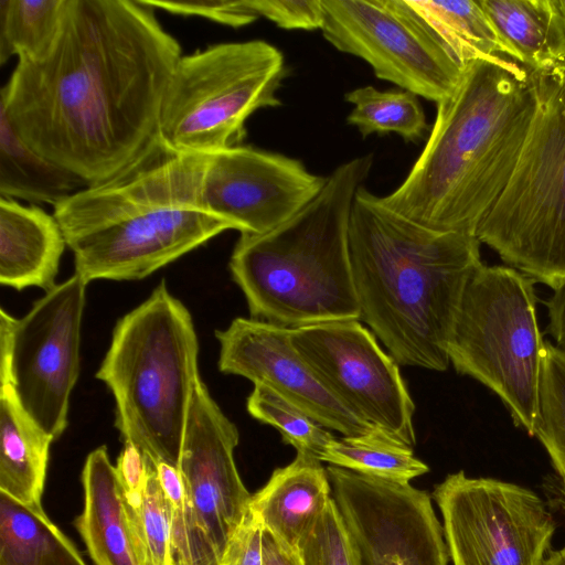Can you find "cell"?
<instances>
[{
  "label": "cell",
  "instance_id": "6da1fadb",
  "mask_svg": "<svg viewBox=\"0 0 565 565\" xmlns=\"http://www.w3.org/2000/svg\"><path fill=\"white\" fill-rule=\"evenodd\" d=\"M142 0H65L57 36L19 60L0 109L35 152L88 185L137 161L158 138L181 46Z\"/></svg>",
  "mask_w": 565,
  "mask_h": 565
},
{
  "label": "cell",
  "instance_id": "7a4b0ae2",
  "mask_svg": "<svg viewBox=\"0 0 565 565\" xmlns=\"http://www.w3.org/2000/svg\"><path fill=\"white\" fill-rule=\"evenodd\" d=\"M536 107L529 71L500 56L463 66L437 103L426 145L390 210L439 231L476 235L505 189Z\"/></svg>",
  "mask_w": 565,
  "mask_h": 565
},
{
  "label": "cell",
  "instance_id": "3957f363",
  "mask_svg": "<svg viewBox=\"0 0 565 565\" xmlns=\"http://www.w3.org/2000/svg\"><path fill=\"white\" fill-rule=\"evenodd\" d=\"M480 244L397 214L363 185L356 192L349 250L360 319L399 365L448 369L463 292L482 264Z\"/></svg>",
  "mask_w": 565,
  "mask_h": 565
},
{
  "label": "cell",
  "instance_id": "277c9868",
  "mask_svg": "<svg viewBox=\"0 0 565 565\" xmlns=\"http://www.w3.org/2000/svg\"><path fill=\"white\" fill-rule=\"evenodd\" d=\"M202 153L177 152L159 138L131 166L54 206L75 274L142 279L224 231L200 199Z\"/></svg>",
  "mask_w": 565,
  "mask_h": 565
},
{
  "label": "cell",
  "instance_id": "5b68a950",
  "mask_svg": "<svg viewBox=\"0 0 565 565\" xmlns=\"http://www.w3.org/2000/svg\"><path fill=\"white\" fill-rule=\"evenodd\" d=\"M372 164V154L340 164L291 218L264 234L241 233L228 266L253 319L288 329L360 320L349 223Z\"/></svg>",
  "mask_w": 565,
  "mask_h": 565
},
{
  "label": "cell",
  "instance_id": "8992f818",
  "mask_svg": "<svg viewBox=\"0 0 565 565\" xmlns=\"http://www.w3.org/2000/svg\"><path fill=\"white\" fill-rule=\"evenodd\" d=\"M199 339L188 308L162 280L121 317L96 372L115 398V426L124 443L154 465L179 467L193 390Z\"/></svg>",
  "mask_w": 565,
  "mask_h": 565
},
{
  "label": "cell",
  "instance_id": "52a82bcc",
  "mask_svg": "<svg viewBox=\"0 0 565 565\" xmlns=\"http://www.w3.org/2000/svg\"><path fill=\"white\" fill-rule=\"evenodd\" d=\"M529 75L534 117L512 175L476 236L507 266L555 291L565 285V64Z\"/></svg>",
  "mask_w": 565,
  "mask_h": 565
},
{
  "label": "cell",
  "instance_id": "ba28073f",
  "mask_svg": "<svg viewBox=\"0 0 565 565\" xmlns=\"http://www.w3.org/2000/svg\"><path fill=\"white\" fill-rule=\"evenodd\" d=\"M534 284L513 267L482 263L466 287L448 347L455 371L494 393L532 437L546 348Z\"/></svg>",
  "mask_w": 565,
  "mask_h": 565
},
{
  "label": "cell",
  "instance_id": "9c48e42d",
  "mask_svg": "<svg viewBox=\"0 0 565 565\" xmlns=\"http://www.w3.org/2000/svg\"><path fill=\"white\" fill-rule=\"evenodd\" d=\"M286 75L281 52L263 40L182 55L166 90L158 138L184 153L239 146L248 117L281 104L277 92Z\"/></svg>",
  "mask_w": 565,
  "mask_h": 565
},
{
  "label": "cell",
  "instance_id": "30bf717a",
  "mask_svg": "<svg viewBox=\"0 0 565 565\" xmlns=\"http://www.w3.org/2000/svg\"><path fill=\"white\" fill-rule=\"evenodd\" d=\"M238 441L237 427L200 379L191 397L179 467L157 465L171 505L173 565H220L249 511L252 494L234 459Z\"/></svg>",
  "mask_w": 565,
  "mask_h": 565
},
{
  "label": "cell",
  "instance_id": "8fae6325",
  "mask_svg": "<svg viewBox=\"0 0 565 565\" xmlns=\"http://www.w3.org/2000/svg\"><path fill=\"white\" fill-rule=\"evenodd\" d=\"M87 285L74 273L22 318L0 311V376L9 379L22 409L53 440L67 427L70 397L79 375Z\"/></svg>",
  "mask_w": 565,
  "mask_h": 565
},
{
  "label": "cell",
  "instance_id": "7c38bea8",
  "mask_svg": "<svg viewBox=\"0 0 565 565\" xmlns=\"http://www.w3.org/2000/svg\"><path fill=\"white\" fill-rule=\"evenodd\" d=\"M452 565H543L556 529L545 502L515 483L460 470L436 484Z\"/></svg>",
  "mask_w": 565,
  "mask_h": 565
},
{
  "label": "cell",
  "instance_id": "4fadbf2b",
  "mask_svg": "<svg viewBox=\"0 0 565 565\" xmlns=\"http://www.w3.org/2000/svg\"><path fill=\"white\" fill-rule=\"evenodd\" d=\"M324 39L364 60L376 77L438 103L456 87L460 64L407 0H321Z\"/></svg>",
  "mask_w": 565,
  "mask_h": 565
},
{
  "label": "cell",
  "instance_id": "5bb4252c",
  "mask_svg": "<svg viewBox=\"0 0 565 565\" xmlns=\"http://www.w3.org/2000/svg\"><path fill=\"white\" fill-rule=\"evenodd\" d=\"M290 339L326 387L354 415L411 447L415 404L399 364L359 319L289 329Z\"/></svg>",
  "mask_w": 565,
  "mask_h": 565
},
{
  "label": "cell",
  "instance_id": "9a60e30c",
  "mask_svg": "<svg viewBox=\"0 0 565 565\" xmlns=\"http://www.w3.org/2000/svg\"><path fill=\"white\" fill-rule=\"evenodd\" d=\"M327 472L360 565H448L443 526L426 491L331 465Z\"/></svg>",
  "mask_w": 565,
  "mask_h": 565
},
{
  "label": "cell",
  "instance_id": "2e32d148",
  "mask_svg": "<svg viewBox=\"0 0 565 565\" xmlns=\"http://www.w3.org/2000/svg\"><path fill=\"white\" fill-rule=\"evenodd\" d=\"M326 182L299 160L239 145L202 153L200 199L233 230L264 234L308 205Z\"/></svg>",
  "mask_w": 565,
  "mask_h": 565
},
{
  "label": "cell",
  "instance_id": "e0dca14e",
  "mask_svg": "<svg viewBox=\"0 0 565 565\" xmlns=\"http://www.w3.org/2000/svg\"><path fill=\"white\" fill-rule=\"evenodd\" d=\"M218 370L265 385L322 427L342 436H360L375 427L354 415L321 382L295 349L288 328L236 318L216 330Z\"/></svg>",
  "mask_w": 565,
  "mask_h": 565
},
{
  "label": "cell",
  "instance_id": "ac0fdd59",
  "mask_svg": "<svg viewBox=\"0 0 565 565\" xmlns=\"http://www.w3.org/2000/svg\"><path fill=\"white\" fill-rule=\"evenodd\" d=\"M81 480L84 507L73 523L93 563L141 565L124 490L106 446L88 454Z\"/></svg>",
  "mask_w": 565,
  "mask_h": 565
},
{
  "label": "cell",
  "instance_id": "d6986e66",
  "mask_svg": "<svg viewBox=\"0 0 565 565\" xmlns=\"http://www.w3.org/2000/svg\"><path fill=\"white\" fill-rule=\"evenodd\" d=\"M67 246L53 214L38 205L0 199V282L17 290L56 284L62 255Z\"/></svg>",
  "mask_w": 565,
  "mask_h": 565
},
{
  "label": "cell",
  "instance_id": "ffe728a7",
  "mask_svg": "<svg viewBox=\"0 0 565 565\" xmlns=\"http://www.w3.org/2000/svg\"><path fill=\"white\" fill-rule=\"evenodd\" d=\"M331 498L327 468L319 459L297 452L252 494L249 510L265 531L296 551Z\"/></svg>",
  "mask_w": 565,
  "mask_h": 565
},
{
  "label": "cell",
  "instance_id": "44dd1931",
  "mask_svg": "<svg viewBox=\"0 0 565 565\" xmlns=\"http://www.w3.org/2000/svg\"><path fill=\"white\" fill-rule=\"evenodd\" d=\"M52 441L22 409L9 379L0 376V492L44 512L42 495Z\"/></svg>",
  "mask_w": 565,
  "mask_h": 565
},
{
  "label": "cell",
  "instance_id": "7402d4cb",
  "mask_svg": "<svg viewBox=\"0 0 565 565\" xmlns=\"http://www.w3.org/2000/svg\"><path fill=\"white\" fill-rule=\"evenodd\" d=\"M509 56L529 71L565 64V40L553 0H480Z\"/></svg>",
  "mask_w": 565,
  "mask_h": 565
},
{
  "label": "cell",
  "instance_id": "603a6c76",
  "mask_svg": "<svg viewBox=\"0 0 565 565\" xmlns=\"http://www.w3.org/2000/svg\"><path fill=\"white\" fill-rule=\"evenodd\" d=\"M86 186L79 177L31 149L0 109L1 198L55 206Z\"/></svg>",
  "mask_w": 565,
  "mask_h": 565
},
{
  "label": "cell",
  "instance_id": "cb8c5ba5",
  "mask_svg": "<svg viewBox=\"0 0 565 565\" xmlns=\"http://www.w3.org/2000/svg\"><path fill=\"white\" fill-rule=\"evenodd\" d=\"M0 565H87L49 519L0 492Z\"/></svg>",
  "mask_w": 565,
  "mask_h": 565
},
{
  "label": "cell",
  "instance_id": "d4e9b609",
  "mask_svg": "<svg viewBox=\"0 0 565 565\" xmlns=\"http://www.w3.org/2000/svg\"><path fill=\"white\" fill-rule=\"evenodd\" d=\"M461 67L509 51L480 0H407Z\"/></svg>",
  "mask_w": 565,
  "mask_h": 565
},
{
  "label": "cell",
  "instance_id": "484cf974",
  "mask_svg": "<svg viewBox=\"0 0 565 565\" xmlns=\"http://www.w3.org/2000/svg\"><path fill=\"white\" fill-rule=\"evenodd\" d=\"M320 461L401 484L429 471V467L415 457L413 447L377 427L360 436L334 437Z\"/></svg>",
  "mask_w": 565,
  "mask_h": 565
},
{
  "label": "cell",
  "instance_id": "4316f807",
  "mask_svg": "<svg viewBox=\"0 0 565 565\" xmlns=\"http://www.w3.org/2000/svg\"><path fill=\"white\" fill-rule=\"evenodd\" d=\"M65 0H0V64L38 60L53 45Z\"/></svg>",
  "mask_w": 565,
  "mask_h": 565
},
{
  "label": "cell",
  "instance_id": "83f0119b",
  "mask_svg": "<svg viewBox=\"0 0 565 565\" xmlns=\"http://www.w3.org/2000/svg\"><path fill=\"white\" fill-rule=\"evenodd\" d=\"M344 99L354 105L348 122L363 137L393 132L406 141H416L427 129L418 96L408 90H379L367 85L348 92Z\"/></svg>",
  "mask_w": 565,
  "mask_h": 565
},
{
  "label": "cell",
  "instance_id": "f1b7e54d",
  "mask_svg": "<svg viewBox=\"0 0 565 565\" xmlns=\"http://www.w3.org/2000/svg\"><path fill=\"white\" fill-rule=\"evenodd\" d=\"M540 419L535 436L555 471L553 486L565 514V350L546 342L541 376Z\"/></svg>",
  "mask_w": 565,
  "mask_h": 565
},
{
  "label": "cell",
  "instance_id": "f546056e",
  "mask_svg": "<svg viewBox=\"0 0 565 565\" xmlns=\"http://www.w3.org/2000/svg\"><path fill=\"white\" fill-rule=\"evenodd\" d=\"M146 458V481L137 507L127 503L141 565H173L171 505L158 477L156 465Z\"/></svg>",
  "mask_w": 565,
  "mask_h": 565
},
{
  "label": "cell",
  "instance_id": "4dcf8cb0",
  "mask_svg": "<svg viewBox=\"0 0 565 565\" xmlns=\"http://www.w3.org/2000/svg\"><path fill=\"white\" fill-rule=\"evenodd\" d=\"M246 408L256 420L276 428L282 441L292 446L297 452L319 460L334 438L329 429L265 385H254Z\"/></svg>",
  "mask_w": 565,
  "mask_h": 565
},
{
  "label": "cell",
  "instance_id": "1f68e13d",
  "mask_svg": "<svg viewBox=\"0 0 565 565\" xmlns=\"http://www.w3.org/2000/svg\"><path fill=\"white\" fill-rule=\"evenodd\" d=\"M296 552L303 565H360L354 542L333 498Z\"/></svg>",
  "mask_w": 565,
  "mask_h": 565
},
{
  "label": "cell",
  "instance_id": "d6a6232c",
  "mask_svg": "<svg viewBox=\"0 0 565 565\" xmlns=\"http://www.w3.org/2000/svg\"><path fill=\"white\" fill-rule=\"evenodd\" d=\"M142 1L153 9H160L175 14L199 15L233 28L247 25L258 18L252 11L248 0Z\"/></svg>",
  "mask_w": 565,
  "mask_h": 565
},
{
  "label": "cell",
  "instance_id": "836d02e7",
  "mask_svg": "<svg viewBox=\"0 0 565 565\" xmlns=\"http://www.w3.org/2000/svg\"><path fill=\"white\" fill-rule=\"evenodd\" d=\"M252 11L287 30L321 29V0H248Z\"/></svg>",
  "mask_w": 565,
  "mask_h": 565
},
{
  "label": "cell",
  "instance_id": "e575fe53",
  "mask_svg": "<svg viewBox=\"0 0 565 565\" xmlns=\"http://www.w3.org/2000/svg\"><path fill=\"white\" fill-rule=\"evenodd\" d=\"M264 529L250 510L230 541L220 565H263Z\"/></svg>",
  "mask_w": 565,
  "mask_h": 565
},
{
  "label": "cell",
  "instance_id": "d590c367",
  "mask_svg": "<svg viewBox=\"0 0 565 565\" xmlns=\"http://www.w3.org/2000/svg\"><path fill=\"white\" fill-rule=\"evenodd\" d=\"M116 471L127 503L137 507L140 502L146 481V458L142 451L130 443H124Z\"/></svg>",
  "mask_w": 565,
  "mask_h": 565
},
{
  "label": "cell",
  "instance_id": "8d00e7d4",
  "mask_svg": "<svg viewBox=\"0 0 565 565\" xmlns=\"http://www.w3.org/2000/svg\"><path fill=\"white\" fill-rule=\"evenodd\" d=\"M548 324L546 331L556 345L565 350V285L546 302Z\"/></svg>",
  "mask_w": 565,
  "mask_h": 565
},
{
  "label": "cell",
  "instance_id": "74e56055",
  "mask_svg": "<svg viewBox=\"0 0 565 565\" xmlns=\"http://www.w3.org/2000/svg\"><path fill=\"white\" fill-rule=\"evenodd\" d=\"M263 565H303L298 553L265 531L262 539Z\"/></svg>",
  "mask_w": 565,
  "mask_h": 565
},
{
  "label": "cell",
  "instance_id": "f35d334b",
  "mask_svg": "<svg viewBox=\"0 0 565 565\" xmlns=\"http://www.w3.org/2000/svg\"><path fill=\"white\" fill-rule=\"evenodd\" d=\"M543 565H565V545L561 550L550 552Z\"/></svg>",
  "mask_w": 565,
  "mask_h": 565
},
{
  "label": "cell",
  "instance_id": "ab89813d",
  "mask_svg": "<svg viewBox=\"0 0 565 565\" xmlns=\"http://www.w3.org/2000/svg\"><path fill=\"white\" fill-rule=\"evenodd\" d=\"M555 11L562 28L563 36L565 40V0H553Z\"/></svg>",
  "mask_w": 565,
  "mask_h": 565
}]
</instances>
